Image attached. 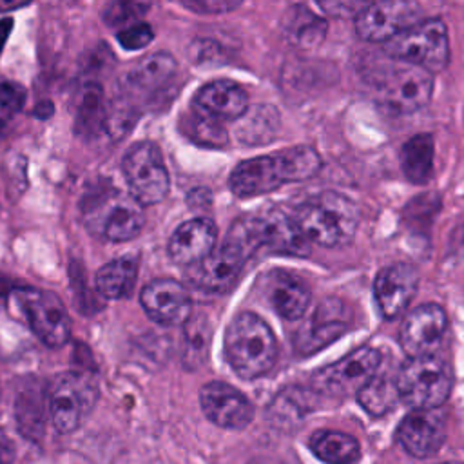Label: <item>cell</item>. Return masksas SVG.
Segmentation results:
<instances>
[{
    "instance_id": "4316f807",
    "label": "cell",
    "mask_w": 464,
    "mask_h": 464,
    "mask_svg": "<svg viewBox=\"0 0 464 464\" xmlns=\"http://www.w3.org/2000/svg\"><path fill=\"white\" fill-rule=\"evenodd\" d=\"M107 120V105L103 102V91L98 83L89 82L83 85L78 105L74 129L85 138H92L103 132Z\"/></svg>"
},
{
    "instance_id": "ba28073f",
    "label": "cell",
    "mask_w": 464,
    "mask_h": 464,
    "mask_svg": "<svg viewBox=\"0 0 464 464\" xmlns=\"http://www.w3.org/2000/svg\"><path fill=\"white\" fill-rule=\"evenodd\" d=\"M83 212L85 227L98 237L121 243L136 237L145 223L141 205L125 192L109 190L87 203Z\"/></svg>"
},
{
    "instance_id": "ee69618b",
    "label": "cell",
    "mask_w": 464,
    "mask_h": 464,
    "mask_svg": "<svg viewBox=\"0 0 464 464\" xmlns=\"http://www.w3.org/2000/svg\"><path fill=\"white\" fill-rule=\"evenodd\" d=\"M246 464H285L281 460H276V459H268V457H257V459H252L248 460Z\"/></svg>"
},
{
    "instance_id": "7a4b0ae2",
    "label": "cell",
    "mask_w": 464,
    "mask_h": 464,
    "mask_svg": "<svg viewBox=\"0 0 464 464\" xmlns=\"http://www.w3.org/2000/svg\"><path fill=\"white\" fill-rule=\"evenodd\" d=\"M292 219L306 241L321 246H339L355 236L359 208L346 196L326 190L301 203Z\"/></svg>"
},
{
    "instance_id": "f35d334b",
    "label": "cell",
    "mask_w": 464,
    "mask_h": 464,
    "mask_svg": "<svg viewBox=\"0 0 464 464\" xmlns=\"http://www.w3.org/2000/svg\"><path fill=\"white\" fill-rule=\"evenodd\" d=\"M13 459H14L13 442L5 435V431L0 430V464H13Z\"/></svg>"
},
{
    "instance_id": "f546056e",
    "label": "cell",
    "mask_w": 464,
    "mask_h": 464,
    "mask_svg": "<svg viewBox=\"0 0 464 464\" xmlns=\"http://www.w3.org/2000/svg\"><path fill=\"white\" fill-rule=\"evenodd\" d=\"M326 33L324 20L310 13L303 5H295L286 13L285 18V34L286 38L299 47L317 45Z\"/></svg>"
},
{
    "instance_id": "ac0fdd59",
    "label": "cell",
    "mask_w": 464,
    "mask_h": 464,
    "mask_svg": "<svg viewBox=\"0 0 464 464\" xmlns=\"http://www.w3.org/2000/svg\"><path fill=\"white\" fill-rule=\"evenodd\" d=\"M395 435L402 450L411 457H431L446 440V417L439 408L411 410L401 420Z\"/></svg>"
},
{
    "instance_id": "44dd1931",
    "label": "cell",
    "mask_w": 464,
    "mask_h": 464,
    "mask_svg": "<svg viewBox=\"0 0 464 464\" xmlns=\"http://www.w3.org/2000/svg\"><path fill=\"white\" fill-rule=\"evenodd\" d=\"M218 239L216 225L207 218H194L181 223L169 239V256L178 265H196L205 259Z\"/></svg>"
},
{
    "instance_id": "ab89813d",
    "label": "cell",
    "mask_w": 464,
    "mask_h": 464,
    "mask_svg": "<svg viewBox=\"0 0 464 464\" xmlns=\"http://www.w3.org/2000/svg\"><path fill=\"white\" fill-rule=\"evenodd\" d=\"M11 27H13V18H0V53L4 51V44L9 38Z\"/></svg>"
},
{
    "instance_id": "cb8c5ba5",
    "label": "cell",
    "mask_w": 464,
    "mask_h": 464,
    "mask_svg": "<svg viewBox=\"0 0 464 464\" xmlns=\"http://www.w3.org/2000/svg\"><path fill=\"white\" fill-rule=\"evenodd\" d=\"M178 63L169 53H152L134 63L127 72L129 87L136 91H156L170 82L176 74Z\"/></svg>"
},
{
    "instance_id": "f6af8a7d",
    "label": "cell",
    "mask_w": 464,
    "mask_h": 464,
    "mask_svg": "<svg viewBox=\"0 0 464 464\" xmlns=\"http://www.w3.org/2000/svg\"><path fill=\"white\" fill-rule=\"evenodd\" d=\"M442 464H464V462H453V460H451V462H442Z\"/></svg>"
},
{
    "instance_id": "d6a6232c",
    "label": "cell",
    "mask_w": 464,
    "mask_h": 464,
    "mask_svg": "<svg viewBox=\"0 0 464 464\" xmlns=\"http://www.w3.org/2000/svg\"><path fill=\"white\" fill-rule=\"evenodd\" d=\"M308 411V406L304 404L303 393H281L277 397V401L272 406L270 417L277 426H285V424H294L295 420H299L304 413Z\"/></svg>"
},
{
    "instance_id": "bcb514c9",
    "label": "cell",
    "mask_w": 464,
    "mask_h": 464,
    "mask_svg": "<svg viewBox=\"0 0 464 464\" xmlns=\"http://www.w3.org/2000/svg\"><path fill=\"white\" fill-rule=\"evenodd\" d=\"M0 129H2V120H0Z\"/></svg>"
},
{
    "instance_id": "2e32d148",
    "label": "cell",
    "mask_w": 464,
    "mask_h": 464,
    "mask_svg": "<svg viewBox=\"0 0 464 464\" xmlns=\"http://www.w3.org/2000/svg\"><path fill=\"white\" fill-rule=\"evenodd\" d=\"M448 332V315L439 304H420L408 312L399 330V343L406 355H435Z\"/></svg>"
},
{
    "instance_id": "74e56055",
    "label": "cell",
    "mask_w": 464,
    "mask_h": 464,
    "mask_svg": "<svg viewBox=\"0 0 464 464\" xmlns=\"http://www.w3.org/2000/svg\"><path fill=\"white\" fill-rule=\"evenodd\" d=\"M239 4L241 2H237V0H187V2H181L183 7L196 11V13H203V14L227 13V11L239 7Z\"/></svg>"
},
{
    "instance_id": "f1b7e54d",
    "label": "cell",
    "mask_w": 464,
    "mask_h": 464,
    "mask_svg": "<svg viewBox=\"0 0 464 464\" xmlns=\"http://www.w3.org/2000/svg\"><path fill=\"white\" fill-rule=\"evenodd\" d=\"M179 130L190 141H194L201 147H223L228 141L227 130L221 125V121L214 120L212 116H208L194 107L181 114Z\"/></svg>"
},
{
    "instance_id": "30bf717a",
    "label": "cell",
    "mask_w": 464,
    "mask_h": 464,
    "mask_svg": "<svg viewBox=\"0 0 464 464\" xmlns=\"http://www.w3.org/2000/svg\"><path fill=\"white\" fill-rule=\"evenodd\" d=\"M382 353L372 346H361L343 359L317 370L312 388L328 397L357 395L379 372Z\"/></svg>"
},
{
    "instance_id": "484cf974",
    "label": "cell",
    "mask_w": 464,
    "mask_h": 464,
    "mask_svg": "<svg viewBox=\"0 0 464 464\" xmlns=\"http://www.w3.org/2000/svg\"><path fill=\"white\" fill-rule=\"evenodd\" d=\"M312 453L326 464H355L361 457L357 439L335 430H319L310 437Z\"/></svg>"
},
{
    "instance_id": "6da1fadb",
    "label": "cell",
    "mask_w": 464,
    "mask_h": 464,
    "mask_svg": "<svg viewBox=\"0 0 464 464\" xmlns=\"http://www.w3.org/2000/svg\"><path fill=\"white\" fill-rule=\"evenodd\" d=\"M321 169V156L310 145H297L237 163L228 178L230 190L239 198L261 196L281 185L304 181Z\"/></svg>"
},
{
    "instance_id": "8992f818",
    "label": "cell",
    "mask_w": 464,
    "mask_h": 464,
    "mask_svg": "<svg viewBox=\"0 0 464 464\" xmlns=\"http://www.w3.org/2000/svg\"><path fill=\"white\" fill-rule=\"evenodd\" d=\"M392 60H399L428 71L440 72L450 62L448 29L442 20H420L384 44Z\"/></svg>"
},
{
    "instance_id": "5b68a950",
    "label": "cell",
    "mask_w": 464,
    "mask_h": 464,
    "mask_svg": "<svg viewBox=\"0 0 464 464\" xmlns=\"http://www.w3.org/2000/svg\"><path fill=\"white\" fill-rule=\"evenodd\" d=\"M7 303L11 312L16 317L24 319L25 324L36 334V337L44 344L58 348L69 341V314L53 292L31 286L13 288Z\"/></svg>"
},
{
    "instance_id": "4dcf8cb0",
    "label": "cell",
    "mask_w": 464,
    "mask_h": 464,
    "mask_svg": "<svg viewBox=\"0 0 464 464\" xmlns=\"http://www.w3.org/2000/svg\"><path fill=\"white\" fill-rule=\"evenodd\" d=\"M183 326V364L194 370L207 361L212 326L203 314L190 315Z\"/></svg>"
},
{
    "instance_id": "8fae6325",
    "label": "cell",
    "mask_w": 464,
    "mask_h": 464,
    "mask_svg": "<svg viewBox=\"0 0 464 464\" xmlns=\"http://www.w3.org/2000/svg\"><path fill=\"white\" fill-rule=\"evenodd\" d=\"M130 196L143 207L160 203L169 192V172L161 150L152 141L132 145L121 161Z\"/></svg>"
},
{
    "instance_id": "3957f363",
    "label": "cell",
    "mask_w": 464,
    "mask_h": 464,
    "mask_svg": "<svg viewBox=\"0 0 464 464\" xmlns=\"http://www.w3.org/2000/svg\"><path fill=\"white\" fill-rule=\"evenodd\" d=\"M225 357L243 379L268 373L277 359V341L270 326L252 312L237 314L225 332Z\"/></svg>"
},
{
    "instance_id": "1f68e13d",
    "label": "cell",
    "mask_w": 464,
    "mask_h": 464,
    "mask_svg": "<svg viewBox=\"0 0 464 464\" xmlns=\"http://www.w3.org/2000/svg\"><path fill=\"white\" fill-rule=\"evenodd\" d=\"M357 401L359 404L370 413V415H384L390 410H393L397 406V402L401 401L397 386H395V379L390 377H382V375H375L359 393H357Z\"/></svg>"
},
{
    "instance_id": "277c9868",
    "label": "cell",
    "mask_w": 464,
    "mask_h": 464,
    "mask_svg": "<svg viewBox=\"0 0 464 464\" xmlns=\"http://www.w3.org/2000/svg\"><path fill=\"white\" fill-rule=\"evenodd\" d=\"M395 386L402 402L413 410L440 408L451 393V366L437 357H411L397 372Z\"/></svg>"
},
{
    "instance_id": "603a6c76",
    "label": "cell",
    "mask_w": 464,
    "mask_h": 464,
    "mask_svg": "<svg viewBox=\"0 0 464 464\" xmlns=\"http://www.w3.org/2000/svg\"><path fill=\"white\" fill-rule=\"evenodd\" d=\"M192 107L218 121L237 120L248 111V94L232 80H212L196 92Z\"/></svg>"
},
{
    "instance_id": "9c48e42d",
    "label": "cell",
    "mask_w": 464,
    "mask_h": 464,
    "mask_svg": "<svg viewBox=\"0 0 464 464\" xmlns=\"http://www.w3.org/2000/svg\"><path fill=\"white\" fill-rule=\"evenodd\" d=\"M98 399L96 379L85 372H65L49 388V413L60 433L74 431Z\"/></svg>"
},
{
    "instance_id": "d590c367",
    "label": "cell",
    "mask_w": 464,
    "mask_h": 464,
    "mask_svg": "<svg viewBox=\"0 0 464 464\" xmlns=\"http://www.w3.org/2000/svg\"><path fill=\"white\" fill-rule=\"evenodd\" d=\"M120 45L127 51H140L145 45H149L154 38V31L149 24L145 22H134L127 27H123L121 31H118L116 34Z\"/></svg>"
},
{
    "instance_id": "8d00e7d4",
    "label": "cell",
    "mask_w": 464,
    "mask_h": 464,
    "mask_svg": "<svg viewBox=\"0 0 464 464\" xmlns=\"http://www.w3.org/2000/svg\"><path fill=\"white\" fill-rule=\"evenodd\" d=\"M25 98H27V92L20 83L0 80V112L4 116L22 111Z\"/></svg>"
},
{
    "instance_id": "7402d4cb",
    "label": "cell",
    "mask_w": 464,
    "mask_h": 464,
    "mask_svg": "<svg viewBox=\"0 0 464 464\" xmlns=\"http://www.w3.org/2000/svg\"><path fill=\"white\" fill-rule=\"evenodd\" d=\"M265 295L270 306L286 321L301 319L312 299L306 281L285 270H274L266 274Z\"/></svg>"
},
{
    "instance_id": "52a82bcc",
    "label": "cell",
    "mask_w": 464,
    "mask_h": 464,
    "mask_svg": "<svg viewBox=\"0 0 464 464\" xmlns=\"http://www.w3.org/2000/svg\"><path fill=\"white\" fill-rule=\"evenodd\" d=\"M372 89L386 107L397 112H413L430 102L433 76L420 67L392 60L375 71Z\"/></svg>"
},
{
    "instance_id": "4fadbf2b",
    "label": "cell",
    "mask_w": 464,
    "mask_h": 464,
    "mask_svg": "<svg viewBox=\"0 0 464 464\" xmlns=\"http://www.w3.org/2000/svg\"><path fill=\"white\" fill-rule=\"evenodd\" d=\"M252 250L265 246L279 254H304L306 239L292 218L279 210H266L259 216L234 223Z\"/></svg>"
},
{
    "instance_id": "b9f144b4",
    "label": "cell",
    "mask_w": 464,
    "mask_h": 464,
    "mask_svg": "<svg viewBox=\"0 0 464 464\" xmlns=\"http://www.w3.org/2000/svg\"><path fill=\"white\" fill-rule=\"evenodd\" d=\"M27 2H4L0 0V13H7V11H14L20 7H25Z\"/></svg>"
},
{
    "instance_id": "7bdbcfd3",
    "label": "cell",
    "mask_w": 464,
    "mask_h": 464,
    "mask_svg": "<svg viewBox=\"0 0 464 464\" xmlns=\"http://www.w3.org/2000/svg\"><path fill=\"white\" fill-rule=\"evenodd\" d=\"M11 290H13V286H11V283H9V279H5L4 276H0V297H9V294H11Z\"/></svg>"
},
{
    "instance_id": "e0dca14e",
    "label": "cell",
    "mask_w": 464,
    "mask_h": 464,
    "mask_svg": "<svg viewBox=\"0 0 464 464\" xmlns=\"http://www.w3.org/2000/svg\"><path fill=\"white\" fill-rule=\"evenodd\" d=\"M199 404L210 422L227 430H243L254 417L246 395L221 381H210L199 390Z\"/></svg>"
},
{
    "instance_id": "e575fe53",
    "label": "cell",
    "mask_w": 464,
    "mask_h": 464,
    "mask_svg": "<svg viewBox=\"0 0 464 464\" xmlns=\"http://www.w3.org/2000/svg\"><path fill=\"white\" fill-rule=\"evenodd\" d=\"M25 170H27V161H25V158L22 154L11 152V154L5 156L4 172H5V181H7L9 196H13V190H14V198L20 196L25 190V187H27Z\"/></svg>"
},
{
    "instance_id": "836d02e7",
    "label": "cell",
    "mask_w": 464,
    "mask_h": 464,
    "mask_svg": "<svg viewBox=\"0 0 464 464\" xmlns=\"http://www.w3.org/2000/svg\"><path fill=\"white\" fill-rule=\"evenodd\" d=\"M147 9H149V4H141V2H111L102 11V16L107 25L120 27L138 20Z\"/></svg>"
},
{
    "instance_id": "9a60e30c",
    "label": "cell",
    "mask_w": 464,
    "mask_h": 464,
    "mask_svg": "<svg viewBox=\"0 0 464 464\" xmlns=\"http://www.w3.org/2000/svg\"><path fill=\"white\" fill-rule=\"evenodd\" d=\"M420 22V7L413 2H372L355 16V31L366 42H390Z\"/></svg>"
},
{
    "instance_id": "83f0119b",
    "label": "cell",
    "mask_w": 464,
    "mask_h": 464,
    "mask_svg": "<svg viewBox=\"0 0 464 464\" xmlns=\"http://www.w3.org/2000/svg\"><path fill=\"white\" fill-rule=\"evenodd\" d=\"M401 167L411 183H428L433 172V138L430 134L410 138L401 150Z\"/></svg>"
},
{
    "instance_id": "60d3db41",
    "label": "cell",
    "mask_w": 464,
    "mask_h": 464,
    "mask_svg": "<svg viewBox=\"0 0 464 464\" xmlns=\"http://www.w3.org/2000/svg\"><path fill=\"white\" fill-rule=\"evenodd\" d=\"M53 111H54L53 103H51L49 100H45V102H40V103L34 107V116H36V118H49V116H53Z\"/></svg>"
},
{
    "instance_id": "7c38bea8",
    "label": "cell",
    "mask_w": 464,
    "mask_h": 464,
    "mask_svg": "<svg viewBox=\"0 0 464 464\" xmlns=\"http://www.w3.org/2000/svg\"><path fill=\"white\" fill-rule=\"evenodd\" d=\"M250 254L252 248L232 227L219 248H214L205 259L192 265L190 281L207 292H225L236 283Z\"/></svg>"
},
{
    "instance_id": "5bb4252c",
    "label": "cell",
    "mask_w": 464,
    "mask_h": 464,
    "mask_svg": "<svg viewBox=\"0 0 464 464\" xmlns=\"http://www.w3.org/2000/svg\"><path fill=\"white\" fill-rule=\"evenodd\" d=\"M352 312L341 299L328 297L323 299L303 321L301 328L295 332L294 348L301 355H310L328 346L339 339L350 326Z\"/></svg>"
},
{
    "instance_id": "ffe728a7",
    "label": "cell",
    "mask_w": 464,
    "mask_h": 464,
    "mask_svg": "<svg viewBox=\"0 0 464 464\" xmlns=\"http://www.w3.org/2000/svg\"><path fill=\"white\" fill-rule=\"evenodd\" d=\"M419 288V272L408 263H395L384 266L373 283V295L379 312L384 319L399 317Z\"/></svg>"
},
{
    "instance_id": "d4e9b609",
    "label": "cell",
    "mask_w": 464,
    "mask_h": 464,
    "mask_svg": "<svg viewBox=\"0 0 464 464\" xmlns=\"http://www.w3.org/2000/svg\"><path fill=\"white\" fill-rule=\"evenodd\" d=\"M138 263L130 256L116 257L105 263L96 274V290L105 299H123L134 290Z\"/></svg>"
},
{
    "instance_id": "d6986e66",
    "label": "cell",
    "mask_w": 464,
    "mask_h": 464,
    "mask_svg": "<svg viewBox=\"0 0 464 464\" xmlns=\"http://www.w3.org/2000/svg\"><path fill=\"white\" fill-rule=\"evenodd\" d=\"M145 314L158 324H185L192 315V299L187 288L174 279H154L143 286L140 295Z\"/></svg>"
}]
</instances>
